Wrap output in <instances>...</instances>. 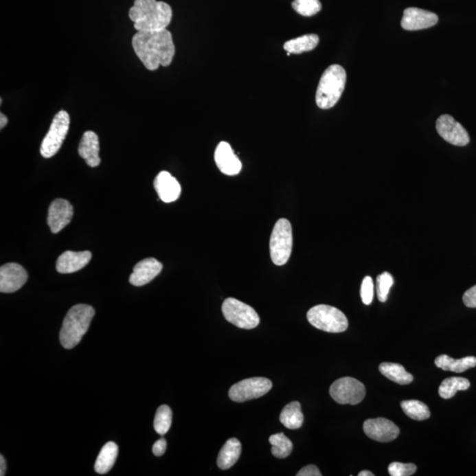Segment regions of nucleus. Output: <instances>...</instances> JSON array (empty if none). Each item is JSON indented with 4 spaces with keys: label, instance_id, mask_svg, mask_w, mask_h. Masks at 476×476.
<instances>
[{
    "label": "nucleus",
    "instance_id": "6ab92c4d",
    "mask_svg": "<svg viewBox=\"0 0 476 476\" xmlns=\"http://www.w3.org/2000/svg\"><path fill=\"white\" fill-rule=\"evenodd\" d=\"M92 254L89 251H67L58 257L56 269L60 273H73L82 270L90 262Z\"/></svg>",
    "mask_w": 476,
    "mask_h": 476
},
{
    "label": "nucleus",
    "instance_id": "cd10ccee",
    "mask_svg": "<svg viewBox=\"0 0 476 476\" xmlns=\"http://www.w3.org/2000/svg\"><path fill=\"white\" fill-rule=\"evenodd\" d=\"M269 443L271 446H272L271 453H272L275 458H287L288 456L291 455L292 451H293V444H292L291 440L283 433H277L271 435L269 438Z\"/></svg>",
    "mask_w": 476,
    "mask_h": 476
},
{
    "label": "nucleus",
    "instance_id": "aec40b11",
    "mask_svg": "<svg viewBox=\"0 0 476 476\" xmlns=\"http://www.w3.org/2000/svg\"><path fill=\"white\" fill-rule=\"evenodd\" d=\"M78 151H79L80 157L85 160L89 167L95 168L101 163V158L99 157L100 144H99L98 135L92 131H87L84 133Z\"/></svg>",
    "mask_w": 476,
    "mask_h": 476
},
{
    "label": "nucleus",
    "instance_id": "423d86ee",
    "mask_svg": "<svg viewBox=\"0 0 476 476\" xmlns=\"http://www.w3.org/2000/svg\"><path fill=\"white\" fill-rule=\"evenodd\" d=\"M293 247L292 227L287 219H280L273 229L270 238V256L276 266L288 262Z\"/></svg>",
    "mask_w": 476,
    "mask_h": 476
},
{
    "label": "nucleus",
    "instance_id": "c9c22d12",
    "mask_svg": "<svg viewBox=\"0 0 476 476\" xmlns=\"http://www.w3.org/2000/svg\"><path fill=\"white\" fill-rule=\"evenodd\" d=\"M297 476H321L319 469L316 466L309 465L304 466L297 474Z\"/></svg>",
    "mask_w": 476,
    "mask_h": 476
},
{
    "label": "nucleus",
    "instance_id": "20e7f679",
    "mask_svg": "<svg viewBox=\"0 0 476 476\" xmlns=\"http://www.w3.org/2000/svg\"><path fill=\"white\" fill-rule=\"evenodd\" d=\"M347 74L344 68L332 65L324 71L316 92V102L319 108L328 110L334 107L341 98L346 86Z\"/></svg>",
    "mask_w": 476,
    "mask_h": 476
},
{
    "label": "nucleus",
    "instance_id": "c756f323",
    "mask_svg": "<svg viewBox=\"0 0 476 476\" xmlns=\"http://www.w3.org/2000/svg\"><path fill=\"white\" fill-rule=\"evenodd\" d=\"M171 423H172V411L170 407L167 405L159 407L154 421L155 431L159 435H164L170 431Z\"/></svg>",
    "mask_w": 476,
    "mask_h": 476
},
{
    "label": "nucleus",
    "instance_id": "f3484780",
    "mask_svg": "<svg viewBox=\"0 0 476 476\" xmlns=\"http://www.w3.org/2000/svg\"><path fill=\"white\" fill-rule=\"evenodd\" d=\"M161 270H163V264L154 258H148L135 264L133 273H131L129 282L131 284L136 287H141L153 281Z\"/></svg>",
    "mask_w": 476,
    "mask_h": 476
},
{
    "label": "nucleus",
    "instance_id": "7c9ffc66",
    "mask_svg": "<svg viewBox=\"0 0 476 476\" xmlns=\"http://www.w3.org/2000/svg\"><path fill=\"white\" fill-rule=\"evenodd\" d=\"M294 10L304 17H312L321 10L319 0H294L292 3Z\"/></svg>",
    "mask_w": 476,
    "mask_h": 476
},
{
    "label": "nucleus",
    "instance_id": "a878e982",
    "mask_svg": "<svg viewBox=\"0 0 476 476\" xmlns=\"http://www.w3.org/2000/svg\"><path fill=\"white\" fill-rule=\"evenodd\" d=\"M379 372L397 384L409 385L413 381V376L399 363H383L379 365Z\"/></svg>",
    "mask_w": 476,
    "mask_h": 476
},
{
    "label": "nucleus",
    "instance_id": "58836bf2",
    "mask_svg": "<svg viewBox=\"0 0 476 476\" xmlns=\"http://www.w3.org/2000/svg\"><path fill=\"white\" fill-rule=\"evenodd\" d=\"M8 123V117L5 115L1 113L0 114V128L3 129L5 127L6 124Z\"/></svg>",
    "mask_w": 476,
    "mask_h": 476
},
{
    "label": "nucleus",
    "instance_id": "dca6fc26",
    "mask_svg": "<svg viewBox=\"0 0 476 476\" xmlns=\"http://www.w3.org/2000/svg\"><path fill=\"white\" fill-rule=\"evenodd\" d=\"M214 161L220 172L227 176L238 175L242 170V163L228 142L222 141L217 146Z\"/></svg>",
    "mask_w": 476,
    "mask_h": 476
},
{
    "label": "nucleus",
    "instance_id": "bb28decb",
    "mask_svg": "<svg viewBox=\"0 0 476 476\" xmlns=\"http://www.w3.org/2000/svg\"><path fill=\"white\" fill-rule=\"evenodd\" d=\"M471 387V382L465 378L452 376L444 379L438 389V394L443 399H451L458 391H466Z\"/></svg>",
    "mask_w": 476,
    "mask_h": 476
},
{
    "label": "nucleus",
    "instance_id": "b1692460",
    "mask_svg": "<svg viewBox=\"0 0 476 476\" xmlns=\"http://www.w3.org/2000/svg\"><path fill=\"white\" fill-rule=\"evenodd\" d=\"M319 38L315 34H309L297 38L289 40L284 43L285 51L288 56L291 54H301V53L313 51L319 45Z\"/></svg>",
    "mask_w": 476,
    "mask_h": 476
},
{
    "label": "nucleus",
    "instance_id": "4c0bfd02",
    "mask_svg": "<svg viewBox=\"0 0 476 476\" xmlns=\"http://www.w3.org/2000/svg\"><path fill=\"white\" fill-rule=\"evenodd\" d=\"M0 475L4 476L6 471V462L3 455L0 456Z\"/></svg>",
    "mask_w": 476,
    "mask_h": 476
},
{
    "label": "nucleus",
    "instance_id": "39448f33",
    "mask_svg": "<svg viewBox=\"0 0 476 476\" xmlns=\"http://www.w3.org/2000/svg\"><path fill=\"white\" fill-rule=\"evenodd\" d=\"M307 319L310 325L324 332H342L348 328L347 317L337 308L319 304L307 313Z\"/></svg>",
    "mask_w": 476,
    "mask_h": 476
},
{
    "label": "nucleus",
    "instance_id": "72a5a7b5",
    "mask_svg": "<svg viewBox=\"0 0 476 476\" xmlns=\"http://www.w3.org/2000/svg\"><path fill=\"white\" fill-rule=\"evenodd\" d=\"M361 298L363 303L366 306H370L372 303L374 298V283H373L372 277L366 276L361 286Z\"/></svg>",
    "mask_w": 476,
    "mask_h": 476
},
{
    "label": "nucleus",
    "instance_id": "412c9836",
    "mask_svg": "<svg viewBox=\"0 0 476 476\" xmlns=\"http://www.w3.org/2000/svg\"><path fill=\"white\" fill-rule=\"evenodd\" d=\"M242 446L236 438H230L220 449L218 455L217 465L223 471H227L238 462L241 455Z\"/></svg>",
    "mask_w": 476,
    "mask_h": 476
},
{
    "label": "nucleus",
    "instance_id": "473e14b6",
    "mask_svg": "<svg viewBox=\"0 0 476 476\" xmlns=\"http://www.w3.org/2000/svg\"><path fill=\"white\" fill-rule=\"evenodd\" d=\"M416 466L412 463L393 462L388 466L389 474L392 476H409L416 472Z\"/></svg>",
    "mask_w": 476,
    "mask_h": 476
},
{
    "label": "nucleus",
    "instance_id": "9d476101",
    "mask_svg": "<svg viewBox=\"0 0 476 476\" xmlns=\"http://www.w3.org/2000/svg\"><path fill=\"white\" fill-rule=\"evenodd\" d=\"M273 387V383L266 378H251L236 383L230 387L229 397L235 403L258 399L266 395Z\"/></svg>",
    "mask_w": 476,
    "mask_h": 476
},
{
    "label": "nucleus",
    "instance_id": "c85d7f7f",
    "mask_svg": "<svg viewBox=\"0 0 476 476\" xmlns=\"http://www.w3.org/2000/svg\"><path fill=\"white\" fill-rule=\"evenodd\" d=\"M401 409L409 418L416 421H423L429 418L431 411L426 404L419 400H404L400 403Z\"/></svg>",
    "mask_w": 476,
    "mask_h": 476
},
{
    "label": "nucleus",
    "instance_id": "e433bc0d",
    "mask_svg": "<svg viewBox=\"0 0 476 476\" xmlns=\"http://www.w3.org/2000/svg\"><path fill=\"white\" fill-rule=\"evenodd\" d=\"M167 449V442L164 438H161V440L155 442L153 446V453L155 456L161 457L163 456Z\"/></svg>",
    "mask_w": 476,
    "mask_h": 476
},
{
    "label": "nucleus",
    "instance_id": "4be33fe9",
    "mask_svg": "<svg viewBox=\"0 0 476 476\" xmlns=\"http://www.w3.org/2000/svg\"><path fill=\"white\" fill-rule=\"evenodd\" d=\"M435 365L438 368L446 370V372L462 373L469 369L475 368L476 357L466 356L462 359H453L446 354H441L435 359Z\"/></svg>",
    "mask_w": 476,
    "mask_h": 476
},
{
    "label": "nucleus",
    "instance_id": "ea45409f",
    "mask_svg": "<svg viewBox=\"0 0 476 476\" xmlns=\"http://www.w3.org/2000/svg\"><path fill=\"white\" fill-rule=\"evenodd\" d=\"M359 476H374V474L370 471H362L359 473Z\"/></svg>",
    "mask_w": 476,
    "mask_h": 476
},
{
    "label": "nucleus",
    "instance_id": "6e6552de",
    "mask_svg": "<svg viewBox=\"0 0 476 476\" xmlns=\"http://www.w3.org/2000/svg\"><path fill=\"white\" fill-rule=\"evenodd\" d=\"M223 313L229 323L242 329H253L260 325L259 314L253 307L235 298H227L223 304Z\"/></svg>",
    "mask_w": 476,
    "mask_h": 476
},
{
    "label": "nucleus",
    "instance_id": "f03ea898",
    "mask_svg": "<svg viewBox=\"0 0 476 476\" xmlns=\"http://www.w3.org/2000/svg\"><path fill=\"white\" fill-rule=\"evenodd\" d=\"M172 15L169 4L157 0H135L129 10V18L137 31L167 30Z\"/></svg>",
    "mask_w": 476,
    "mask_h": 476
},
{
    "label": "nucleus",
    "instance_id": "4468645a",
    "mask_svg": "<svg viewBox=\"0 0 476 476\" xmlns=\"http://www.w3.org/2000/svg\"><path fill=\"white\" fill-rule=\"evenodd\" d=\"M73 207L69 201L57 199L52 202L48 210L47 223L53 234H57L71 223Z\"/></svg>",
    "mask_w": 476,
    "mask_h": 476
},
{
    "label": "nucleus",
    "instance_id": "a211bd4d",
    "mask_svg": "<svg viewBox=\"0 0 476 476\" xmlns=\"http://www.w3.org/2000/svg\"><path fill=\"white\" fill-rule=\"evenodd\" d=\"M154 188L160 200L165 203L176 201L182 192L179 182L168 171L158 174L154 181Z\"/></svg>",
    "mask_w": 476,
    "mask_h": 476
},
{
    "label": "nucleus",
    "instance_id": "0eeeda50",
    "mask_svg": "<svg viewBox=\"0 0 476 476\" xmlns=\"http://www.w3.org/2000/svg\"><path fill=\"white\" fill-rule=\"evenodd\" d=\"M70 116L67 111H60L53 118L47 135L43 139L40 153L45 158H51L58 153L69 130Z\"/></svg>",
    "mask_w": 476,
    "mask_h": 476
},
{
    "label": "nucleus",
    "instance_id": "ddd939ff",
    "mask_svg": "<svg viewBox=\"0 0 476 476\" xmlns=\"http://www.w3.org/2000/svg\"><path fill=\"white\" fill-rule=\"evenodd\" d=\"M27 281L26 270L17 263H8L0 269V291L14 293Z\"/></svg>",
    "mask_w": 476,
    "mask_h": 476
},
{
    "label": "nucleus",
    "instance_id": "1a4fd4ad",
    "mask_svg": "<svg viewBox=\"0 0 476 476\" xmlns=\"http://www.w3.org/2000/svg\"><path fill=\"white\" fill-rule=\"evenodd\" d=\"M330 395L339 404L356 405L365 399L366 389L363 383L350 376H345L332 383Z\"/></svg>",
    "mask_w": 476,
    "mask_h": 476
},
{
    "label": "nucleus",
    "instance_id": "f8f14e48",
    "mask_svg": "<svg viewBox=\"0 0 476 476\" xmlns=\"http://www.w3.org/2000/svg\"><path fill=\"white\" fill-rule=\"evenodd\" d=\"M363 431L370 438L382 443L396 440L400 434V429L395 423L382 418L366 420Z\"/></svg>",
    "mask_w": 476,
    "mask_h": 476
},
{
    "label": "nucleus",
    "instance_id": "9b49d317",
    "mask_svg": "<svg viewBox=\"0 0 476 476\" xmlns=\"http://www.w3.org/2000/svg\"><path fill=\"white\" fill-rule=\"evenodd\" d=\"M435 129L444 141L453 146L464 147L471 141V138L464 127L450 115H442L435 123Z\"/></svg>",
    "mask_w": 476,
    "mask_h": 476
},
{
    "label": "nucleus",
    "instance_id": "2f4dec72",
    "mask_svg": "<svg viewBox=\"0 0 476 476\" xmlns=\"http://www.w3.org/2000/svg\"><path fill=\"white\" fill-rule=\"evenodd\" d=\"M394 277L387 272H385L376 277V295L381 303L387 300L389 291L393 287Z\"/></svg>",
    "mask_w": 476,
    "mask_h": 476
},
{
    "label": "nucleus",
    "instance_id": "2eb2a0df",
    "mask_svg": "<svg viewBox=\"0 0 476 476\" xmlns=\"http://www.w3.org/2000/svg\"><path fill=\"white\" fill-rule=\"evenodd\" d=\"M438 15L429 11L416 8H409L404 11L401 27L413 31L429 29L438 23Z\"/></svg>",
    "mask_w": 476,
    "mask_h": 476
},
{
    "label": "nucleus",
    "instance_id": "7ed1b4c3",
    "mask_svg": "<svg viewBox=\"0 0 476 476\" xmlns=\"http://www.w3.org/2000/svg\"><path fill=\"white\" fill-rule=\"evenodd\" d=\"M94 316V308L88 304H77L71 307L65 317L59 334L62 346L67 350L76 347L88 332Z\"/></svg>",
    "mask_w": 476,
    "mask_h": 476
},
{
    "label": "nucleus",
    "instance_id": "393cba45",
    "mask_svg": "<svg viewBox=\"0 0 476 476\" xmlns=\"http://www.w3.org/2000/svg\"><path fill=\"white\" fill-rule=\"evenodd\" d=\"M280 421L289 429H297L302 427L304 422V415L302 412L301 404L293 401L288 404L282 409L280 415Z\"/></svg>",
    "mask_w": 476,
    "mask_h": 476
},
{
    "label": "nucleus",
    "instance_id": "f257e3e1",
    "mask_svg": "<svg viewBox=\"0 0 476 476\" xmlns=\"http://www.w3.org/2000/svg\"><path fill=\"white\" fill-rule=\"evenodd\" d=\"M132 45L137 57L149 71L169 67L175 56L172 35L168 30L138 31L133 37Z\"/></svg>",
    "mask_w": 476,
    "mask_h": 476
},
{
    "label": "nucleus",
    "instance_id": "5701e85b",
    "mask_svg": "<svg viewBox=\"0 0 476 476\" xmlns=\"http://www.w3.org/2000/svg\"><path fill=\"white\" fill-rule=\"evenodd\" d=\"M118 454L117 444L114 442H109L102 448L100 453L96 460L95 471L100 475L107 474L113 468Z\"/></svg>",
    "mask_w": 476,
    "mask_h": 476
},
{
    "label": "nucleus",
    "instance_id": "f704fd0d",
    "mask_svg": "<svg viewBox=\"0 0 476 476\" xmlns=\"http://www.w3.org/2000/svg\"><path fill=\"white\" fill-rule=\"evenodd\" d=\"M463 303L468 308H476V285L465 292L463 295Z\"/></svg>",
    "mask_w": 476,
    "mask_h": 476
}]
</instances>
